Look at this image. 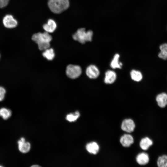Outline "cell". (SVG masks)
<instances>
[{
	"label": "cell",
	"instance_id": "cell-1",
	"mask_svg": "<svg viewBox=\"0 0 167 167\" xmlns=\"http://www.w3.org/2000/svg\"><path fill=\"white\" fill-rule=\"evenodd\" d=\"M32 38L38 45L39 49L43 50L50 47V42L52 40V37L49 33L45 32L34 34Z\"/></svg>",
	"mask_w": 167,
	"mask_h": 167
},
{
	"label": "cell",
	"instance_id": "cell-2",
	"mask_svg": "<svg viewBox=\"0 0 167 167\" xmlns=\"http://www.w3.org/2000/svg\"><path fill=\"white\" fill-rule=\"evenodd\" d=\"M48 5L53 13L60 14L68 9L69 2V0H48Z\"/></svg>",
	"mask_w": 167,
	"mask_h": 167
},
{
	"label": "cell",
	"instance_id": "cell-3",
	"mask_svg": "<svg viewBox=\"0 0 167 167\" xmlns=\"http://www.w3.org/2000/svg\"><path fill=\"white\" fill-rule=\"evenodd\" d=\"M93 33L92 31L89 30L87 32L84 28H80L73 35V39L81 44H84L87 41L92 40Z\"/></svg>",
	"mask_w": 167,
	"mask_h": 167
},
{
	"label": "cell",
	"instance_id": "cell-4",
	"mask_svg": "<svg viewBox=\"0 0 167 167\" xmlns=\"http://www.w3.org/2000/svg\"><path fill=\"white\" fill-rule=\"evenodd\" d=\"M82 69L79 66L70 64L66 67V74L69 78L75 79L78 77L81 74Z\"/></svg>",
	"mask_w": 167,
	"mask_h": 167
},
{
	"label": "cell",
	"instance_id": "cell-5",
	"mask_svg": "<svg viewBox=\"0 0 167 167\" xmlns=\"http://www.w3.org/2000/svg\"><path fill=\"white\" fill-rule=\"evenodd\" d=\"M86 75L91 79L97 78L100 75V71L98 68L94 65L89 66L86 70Z\"/></svg>",
	"mask_w": 167,
	"mask_h": 167
},
{
	"label": "cell",
	"instance_id": "cell-6",
	"mask_svg": "<svg viewBox=\"0 0 167 167\" xmlns=\"http://www.w3.org/2000/svg\"><path fill=\"white\" fill-rule=\"evenodd\" d=\"M135 127V124L134 121L131 119H125L122 122L121 128L125 131L131 132L134 131Z\"/></svg>",
	"mask_w": 167,
	"mask_h": 167
},
{
	"label": "cell",
	"instance_id": "cell-7",
	"mask_svg": "<svg viewBox=\"0 0 167 167\" xmlns=\"http://www.w3.org/2000/svg\"><path fill=\"white\" fill-rule=\"evenodd\" d=\"M3 23L5 27L9 28L15 27L18 24L17 21L10 15H6L4 17Z\"/></svg>",
	"mask_w": 167,
	"mask_h": 167
},
{
	"label": "cell",
	"instance_id": "cell-8",
	"mask_svg": "<svg viewBox=\"0 0 167 167\" xmlns=\"http://www.w3.org/2000/svg\"><path fill=\"white\" fill-rule=\"evenodd\" d=\"M117 74L113 71L107 70L105 72L104 82L106 84H110L114 83L117 79Z\"/></svg>",
	"mask_w": 167,
	"mask_h": 167
},
{
	"label": "cell",
	"instance_id": "cell-9",
	"mask_svg": "<svg viewBox=\"0 0 167 167\" xmlns=\"http://www.w3.org/2000/svg\"><path fill=\"white\" fill-rule=\"evenodd\" d=\"M18 148L19 151L23 153H26L28 152L31 148V144L28 142H26L25 139L21 137L18 141Z\"/></svg>",
	"mask_w": 167,
	"mask_h": 167
},
{
	"label": "cell",
	"instance_id": "cell-10",
	"mask_svg": "<svg viewBox=\"0 0 167 167\" xmlns=\"http://www.w3.org/2000/svg\"><path fill=\"white\" fill-rule=\"evenodd\" d=\"M158 105L160 108H165L167 105V94L163 92L158 94L156 97Z\"/></svg>",
	"mask_w": 167,
	"mask_h": 167
},
{
	"label": "cell",
	"instance_id": "cell-11",
	"mask_svg": "<svg viewBox=\"0 0 167 167\" xmlns=\"http://www.w3.org/2000/svg\"><path fill=\"white\" fill-rule=\"evenodd\" d=\"M120 141L123 147H127L133 143L134 139L131 135L125 134L121 137Z\"/></svg>",
	"mask_w": 167,
	"mask_h": 167
},
{
	"label": "cell",
	"instance_id": "cell-12",
	"mask_svg": "<svg viewBox=\"0 0 167 167\" xmlns=\"http://www.w3.org/2000/svg\"><path fill=\"white\" fill-rule=\"evenodd\" d=\"M57 25L56 22L53 19H49L47 23L44 24L43 28L45 32L49 33L54 32L57 28Z\"/></svg>",
	"mask_w": 167,
	"mask_h": 167
},
{
	"label": "cell",
	"instance_id": "cell-13",
	"mask_svg": "<svg viewBox=\"0 0 167 167\" xmlns=\"http://www.w3.org/2000/svg\"><path fill=\"white\" fill-rule=\"evenodd\" d=\"M149 160V156L145 152H142L139 154L136 157V161L141 165L147 164L148 163Z\"/></svg>",
	"mask_w": 167,
	"mask_h": 167
},
{
	"label": "cell",
	"instance_id": "cell-14",
	"mask_svg": "<svg viewBox=\"0 0 167 167\" xmlns=\"http://www.w3.org/2000/svg\"><path fill=\"white\" fill-rule=\"evenodd\" d=\"M120 56L118 54H116L113 56L110 63V66L112 69H121L122 68V63L119 61Z\"/></svg>",
	"mask_w": 167,
	"mask_h": 167
},
{
	"label": "cell",
	"instance_id": "cell-15",
	"mask_svg": "<svg viewBox=\"0 0 167 167\" xmlns=\"http://www.w3.org/2000/svg\"><path fill=\"white\" fill-rule=\"evenodd\" d=\"M87 150L90 153L96 154L99 152V147L96 142H93L88 143L86 146Z\"/></svg>",
	"mask_w": 167,
	"mask_h": 167
},
{
	"label": "cell",
	"instance_id": "cell-16",
	"mask_svg": "<svg viewBox=\"0 0 167 167\" xmlns=\"http://www.w3.org/2000/svg\"><path fill=\"white\" fill-rule=\"evenodd\" d=\"M153 141L151 139L148 137H145L141 139L139 145L142 149L147 150L153 144Z\"/></svg>",
	"mask_w": 167,
	"mask_h": 167
},
{
	"label": "cell",
	"instance_id": "cell-17",
	"mask_svg": "<svg viewBox=\"0 0 167 167\" xmlns=\"http://www.w3.org/2000/svg\"><path fill=\"white\" fill-rule=\"evenodd\" d=\"M130 75L131 79L136 82L140 81L143 78L142 73L139 71L135 69L131 71Z\"/></svg>",
	"mask_w": 167,
	"mask_h": 167
},
{
	"label": "cell",
	"instance_id": "cell-18",
	"mask_svg": "<svg viewBox=\"0 0 167 167\" xmlns=\"http://www.w3.org/2000/svg\"><path fill=\"white\" fill-rule=\"evenodd\" d=\"M160 52L158 54V57L164 60H167V43H165L159 46Z\"/></svg>",
	"mask_w": 167,
	"mask_h": 167
},
{
	"label": "cell",
	"instance_id": "cell-19",
	"mask_svg": "<svg viewBox=\"0 0 167 167\" xmlns=\"http://www.w3.org/2000/svg\"><path fill=\"white\" fill-rule=\"evenodd\" d=\"M42 53L43 56L49 60H52L54 58L55 54L53 49L48 48L45 50Z\"/></svg>",
	"mask_w": 167,
	"mask_h": 167
},
{
	"label": "cell",
	"instance_id": "cell-20",
	"mask_svg": "<svg viewBox=\"0 0 167 167\" xmlns=\"http://www.w3.org/2000/svg\"><path fill=\"white\" fill-rule=\"evenodd\" d=\"M157 165L159 167H167V155L159 156L157 161Z\"/></svg>",
	"mask_w": 167,
	"mask_h": 167
},
{
	"label": "cell",
	"instance_id": "cell-21",
	"mask_svg": "<svg viewBox=\"0 0 167 167\" xmlns=\"http://www.w3.org/2000/svg\"><path fill=\"white\" fill-rule=\"evenodd\" d=\"M11 111L6 108H2L0 109V116L4 120L8 119L11 115Z\"/></svg>",
	"mask_w": 167,
	"mask_h": 167
},
{
	"label": "cell",
	"instance_id": "cell-22",
	"mask_svg": "<svg viewBox=\"0 0 167 167\" xmlns=\"http://www.w3.org/2000/svg\"><path fill=\"white\" fill-rule=\"evenodd\" d=\"M79 116V113L78 111H76L74 113L67 114L66 117V119L69 122H73L76 121Z\"/></svg>",
	"mask_w": 167,
	"mask_h": 167
},
{
	"label": "cell",
	"instance_id": "cell-23",
	"mask_svg": "<svg viewBox=\"0 0 167 167\" xmlns=\"http://www.w3.org/2000/svg\"><path fill=\"white\" fill-rule=\"evenodd\" d=\"M6 93L5 88L2 86H0V101H2L4 99Z\"/></svg>",
	"mask_w": 167,
	"mask_h": 167
},
{
	"label": "cell",
	"instance_id": "cell-24",
	"mask_svg": "<svg viewBox=\"0 0 167 167\" xmlns=\"http://www.w3.org/2000/svg\"><path fill=\"white\" fill-rule=\"evenodd\" d=\"M9 0H0V8L6 6L8 4Z\"/></svg>",
	"mask_w": 167,
	"mask_h": 167
},
{
	"label": "cell",
	"instance_id": "cell-25",
	"mask_svg": "<svg viewBox=\"0 0 167 167\" xmlns=\"http://www.w3.org/2000/svg\"><path fill=\"white\" fill-rule=\"evenodd\" d=\"M32 167H35V166H36V167H39L40 166L39 165H32Z\"/></svg>",
	"mask_w": 167,
	"mask_h": 167
},
{
	"label": "cell",
	"instance_id": "cell-26",
	"mask_svg": "<svg viewBox=\"0 0 167 167\" xmlns=\"http://www.w3.org/2000/svg\"></svg>",
	"mask_w": 167,
	"mask_h": 167
}]
</instances>
